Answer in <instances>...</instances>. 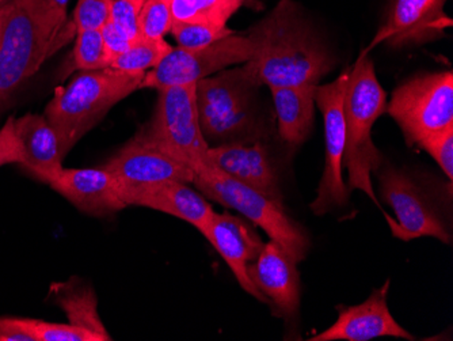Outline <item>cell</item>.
I'll return each mask as SVG.
<instances>
[{"instance_id":"cell-1","label":"cell","mask_w":453,"mask_h":341,"mask_svg":"<svg viewBox=\"0 0 453 341\" xmlns=\"http://www.w3.org/2000/svg\"><path fill=\"white\" fill-rule=\"evenodd\" d=\"M253 30L258 53L243 67L258 88L318 86L333 68L332 56L288 0Z\"/></svg>"},{"instance_id":"cell-2","label":"cell","mask_w":453,"mask_h":341,"mask_svg":"<svg viewBox=\"0 0 453 341\" xmlns=\"http://www.w3.org/2000/svg\"><path fill=\"white\" fill-rule=\"evenodd\" d=\"M73 33L67 10L50 0H4L0 4V101L35 75Z\"/></svg>"},{"instance_id":"cell-3","label":"cell","mask_w":453,"mask_h":341,"mask_svg":"<svg viewBox=\"0 0 453 341\" xmlns=\"http://www.w3.org/2000/svg\"><path fill=\"white\" fill-rule=\"evenodd\" d=\"M144 76L109 67L85 71L70 85L58 88L44 116L55 129L63 158L114 105L140 89Z\"/></svg>"},{"instance_id":"cell-4","label":"cell","mask_w":453,"mask_h":341,"mask_svg":"<svg viewBox=\"0 0 453 341\" xmlns=\"http://www.w3.org/2000/svg\"><path fill=\"white\" fill-rule=\"evenodd\" d=\"M387 108V94L379 83L375 66L365 52L361 53L349 74L345 103V154L349 192L361 190L376 205L378 198L372 187L373 172H378L383 158L373 144L372 127Z\"/></svg>"},{"instance_id":"cell-5","label":"cell","mask_w":453,"mask_h":341,"mask_svg":"<svg viewBox=\"0 0 453 341\" xmlns=\"http://www.w3.org/2000/svg\"><path fill=\"white\" fill-rule=\"evenodd\" d=\"M192 184L213 202L238 211L249 222L261 228L269 238L291 254L296 263L307 256L310 239L302 226L288 215L282 202L267 198L212 165L195 172Z\"/></svg>"},{"instance_id":"cell-6","label":"cell","mask_w":453,"mask_h":341,"mask_svg":"<svg viewBox=\"0 0 453 341\" xmlns=\"http://www.w3.org/2000/svg\"><path fill=\"white\" fill-rule=\"evenodd\" d=\"M196 83L157 90L151 121L137 136L197 172L208 165L210 144L198 116Z\"/></svg>"},{"instance_id":"cell-7","label":"cell","mask_w":453,"mask_h":341,"mask_svg":"<svg viewBox=\"0 0 453 341\" xmlns=\"http://www.w3.org/2000/svg\"><path fill=\"white\" fill-rule=\"evenodd\" d=\"M410 146L453 127V73L422 74L396 88L387 106Z\"/></svg>"},{"instance_id":"cell-8","label":"cell","mask_w":453,"mask_h":341,"mask_svg":"<svg viewBox=\"0 0 453 341\" xmlns=\"http://www.w3.org/2000/svg\"><path fill=\"white\" fill-rule=\"evenodd\" d=\"M198 116L205 139L239 142L253 126L251 99L258 86L244 67L221 71L196 83Z\"/></svg>"},{"instance_id":"cell-9","label":"cell","mask_w":453,"mask_h":341,"mask_svg":"<svg viewBox=\"0 0 453 341\" xmlns=\"http://www.w3.org/2000/svg\"><path fill=\"white\" fill-rule=\"evenodd\" d=\"M259 40L253 29L246 35H233L197 50L173 47L157 67L142 79L140 89L190 85L231 66L244 65L256 58Z\"/></svg>"},{"instance_id":"cell-10","label":"cell","mask_w":453,"mask_h":341,"mask_svg":"<svg viewBox=\"0 0 453 341\" xmlns=\"http://www.w3.org/2000/svg\"><path fill=\"white\" fill-rule=\"evenodd\" d=\"M350 70H345L332 83L318 86L315 104L322 112L325 123V169L318 188L317 198L311 203L312 213L325 215L334 208L349 203V190L342 178L345 154V103L346 85Z\"/></svg>"},{"instance_id":"cell-11","label":"cell","mask_w":453,"mask_h":341,"mask_svg":"<svg viewBox=\"0 0 453 341\" xmlns=\"http://www.w3.org/2000/svg\"><path fill=\"white\" fill-rule=\"evenodd\" d=\"M378 178L381 198L395 213L396 219L384 213L395 238L409 243L421 236H434L441 243L450 244V234L441 218L406 173L386 167Z\"/></svg>"},{"instance_id":"cell-12","label":"cell","mask_w":453,"mask_h":341,"mask_svg":"<svg viewBox=\"0 0 453 341\" xmlns=\"http://www.w3.org/2000/svg\"><path fill=\"white\" fill-rule=\"evenodd\" d=\"M119 182L122 190L177 180L192 184L195 172L162 150L134 136L108 164L104 165Z\"/></svg>"},{"instance_id":"cell-13","label":"cell","mask_w":453,"mask_h":341,"mask_svg":"<svg viewBox=\"0 0 453 341\" xmlns=\"http://www.w3.org/2000/svg\"><path fill=\"white\" fill-rule=\"evenodd\" d=\"M201 234L223 257L226 266L235 275L239 286L247 294L267 304L269 299L254 286L249 276V266L256 261L265 245L257 233L256 226L247 219L239 218L233 213H219L215 211L210 225Z\"/></svg>"},{"instance_id":"cell-14","label":"cell","mask_w":453,"mask_h":341,"mask_svg":"<svg viewBox=\"0 0 453 341\" xmlns=\"http://www.w3.org/2000/svg\"><path fill=\"white\" fill-rule=\"evenodd\" d=\"M388 289L389 282H386L363 304L355 306L340 305L334 324L319 335L312 336L310 341H368L378 337L414 340V336L402 328L389 312L387 306Z\"/></svg>"},{"instance_id":"cell-15","label":"cell","mask_w":453,"mask_h":341,"mask_svg":"<svg viewBox=\"0 0 453 341\" xmlns=\"http://www.w3.org/2000/svg\"><path fill=\"white\" fill-rule=\"evenodd\" d=\"M445 4L447 0H395L388 21L366 50L384 42L391 47H404L437 40L452 27L444 12Z\"/></svg>"},{"instance_id":"cell-16","label":"cell","mask_w":453,"mask_h":341,"mask_svg":"<svg viewBox=\"0 0 453 341\" xmlns=\"http://www.w3.org/2000/svg\"><path fill=\"white\" fill-rule=\"evenodd\" d=\"M297 263L284 248L271 239L265 244L256 261L249 266L254 286L273 302L287 320L299 314L300 279Z\"/></svg>"},{"instance_id":"cell-17","label":"cell","mask_w":453,"mask_h":341,"mask_svg":"<svg viewBox=\"0 0 453 341\" xmlns=\"http://www.w3.org/2000/svg\"><path fill=\"white\" fill-rule=\"evenodd\" d=\"M50 187L78 210L93 216H108L128 207L122 200L116 177L105 167L61 169Z\"/></svg>"},{"instance_id":"cell-18","label":"cell","mask_w":453,"mask_h":341,"mask_svg":"<svg viewBox=\"0 0 453 341\" xmlns=\"http://www.w3.org/2000/svg\"><path fill=\"white\" fill-rule=\"evenodd\" d=\"M121 195L127 205H139L169 213L195 226L200 233L208 228L215 213L203 193L190 188L188 182L177 180L122 190Z\"/></svg>"},{"instance_id":"cell-19","label":"cell","mask_w":453,"mask_h":341,"mask_svg":"<svg viewBox=\"0 0 453 341\" xmlns=\"http://www.w3.org/2000/svg\"><path fill=\"white\" fill-rule=\"evenodd\" d=\"M208 165L218 167L267 198L282 202L279 178L264 144L231 142L210 147Z\"/></svg>"},{"instance_id":"cell-20","label":"cell","mask_w":453,"mask_h":341,"mask_svg":"<svg viewBox=\"0 0 453 341\" xmlns=\"http://www.w3.org/2000/svg\"><path fill=\"white\" fill-rule=\"evenodd\" d=\"M15 132L19 137L25 160L20 167L40 182H52L63 169V155L55 129L42 114L27 113L15 120Z\"/></svg>"},{"instance_id":"cell-21","label":"cell","mask_w":453,"mask_h":341,"mask_svg":"<svg viewBox=\"0 0 453 341\" xmlns=\"http://www.w3.org/2000/svg\"><path fill=\"white\" fill-rule=\"evenodd\" d=\"M317 88L308 85L271 89L279 132L285 143L300 146L311 132Z\"/></svg>"},{"instance_id":"cell-22","label":"cell","mask_w":453,"mask_h":341,"mask_svg":"<svg viewBox=\"0 0 453 341\" xmlns=\"http://www.w3.org/2000/svg\"><path fill=\"white\" fill-rule=\"evenodd\" d=\"M52 292L56 302L67 314L70 324L93 330L111 340V335L106 332L105 325L102 324L99 318L96 297L90 287L78 282L53 283Z\"/></svg>"},{"instance_id":"cell-23","label":"cell","mask_w":453,"mask_h":341,"mask_svg":"<svg viewBox=\"0 0 453 341\" xmlns=\"http://www.w3.org/2000/svg\"><path fill=\"white\" fill-rule=\"evenodd\" d=\"M174 22H203L221 25L242 6L243 0H169Z\"/></svg>"},{"instance_id":"cell-24","label":"cell","mask_w":453,"mask_h":341,"mask_svg":"<svg viewBox=\"0 0 453 341\" xmlns=\"http://www.w3.org/2000/svg\"><path fill=\"white\" fill-rule=\"evenodd\" d=\"M172 45L165 40H147V38H137L132 43L131 47L117 56L111 62V68L124 71L129 74H144L157 67L163 58L172 50Z\"/></svg>"},{"instance_id":"cell-25","label":"cell","mask_w":453,"mask_h":341,"mask_svg":"<svg viewBox=\"0 0 453 341\" xmlns=\"http://www.w3.org/2000/svg\"><path fill=\"white\" fill-rule=\"evenodd\" d=\"M75 58L76 67L81 71H96L109 68L111 58L106 50L101 29L81 30L76 32Z\"/></svg>"},{"instance_id":"cell-26","label":"cell","mask_w":453,"mask_h":341,"mask_svg":"<svg viewBox=\"0 0 453 341\" xmlns=\"http://www.w3.org/2000/svg\"><path fill=\"white\" fill-rule=\"evenodd\" d=\"M173 35L178 47L187 50L208 47L226 35H233L234 30L221 25L203 24V22H174Z\"/></svg>"},{"instance_id":"cell-27","label":"cell","mask_w":453,"mask_h":341,"mask_svg":"<svg viewBox=\"0 0 453 341\" xmlns=\"http://www.w3.org/2000/svg\"><path fill=\"white\" fill-rule=\"evenodd\" d=\"M173 15L169 0H146L139 17L140 37L159 40L172 32Z\"/></svg>"},{"instance_id":"cell-28","label":"cell","mask_w":453,"mask_h":341,"mask_svg":"<svg viewBox=\"0 0 453 341\" xmlns=\"http://www.w3.org/2000/svg\"><path fill=\"white\" fill-rule=\"evenodd\" d=\"M27 327L37 341H108L105 336L73 324H58L47 321L27 318Z\"/></svg>"},{"instance_id":"cell-29","label":"cell","mask_w":453,"mask_h":341,"mask_svg":"<svg viewBox=\"0 0 453 341\" xmlns=\"http://www.w3.org/2000/svg\"><path fill=\"white\" fill-rule=\"evenodd\" d=\"M113 0H78L73 12V27L81 30L102 29L111 19Z\"/></svg>"},{"instance_id":"cell-30","label":"cell","mask_w":453,"mask_h":341,"mask_svg":"<svg viewBox=\"0 0 453 341\" xmlns=\"http://www.w3.org/2000/svg\"><path fill=\"white\" fill-rule=\"evenodd\" d=\"M419 147L429 152L430 157L436 160L444 174L452 182L453 178V127L432 135L422 140Z\"/></svg>"},{"instance_id":"cell-31","label":"cell","mask_w":453,"mask_h":341,"mask_svg":"<svg viewBox=\"0 0 453 341\" xmlns=\"http://www.w3.org/2000/svg\"><path fill=\"white\" fill-rule=\"evenodd\" d=\"M144 2L146 0H113L109 21L113 22L127 35L137 40L140 37V12H142Z\"/></svg>"},{"instance_id":"cell-32","label":"cell","mask_w":453,"mask_h":341,"mask_svg":"<svg viewBox=\"0 0 453 341\" xmlns=\"http://www.w3.org/2000/svg\"><path fill=\"white\" fill-rule=\"evenodd\" d=\"M24 160V150L15 132V119L10 117L0 128V167L10 164L22 165Z\"/></svg>"},{"instance_id":"cell-33","label":"cell","mask_w":453,"mask_h":341,"mask_svg":"<svg viewBox=\"0 0 453 341\" xmlns=\"http://www.w3.org/2000/svg\"><path fill=\"white\" fill-rule=\"evenodd\" d=\"M101 33L102 37H104V43L106 45V50H108L109 55H111V62H113L117 56L126 52L131 47L132 43L136 42L134 38L127 35L124 30L119 29L111 21L106 22L105 27H102Z\"/></svg>"},{"instance_id":"cell-34","label":"cell","mask_w":453,"mask_h":341,"mask_svg":"<svg viewBox=\"0 0 453 341\" xmlns=\"http://www.w3.org/2000/svg\"><path fill=\"white\" fill-rule=\"evenodd\" d=\"M0 341H37L27 318L0 317Z\"/></svg>"}]
</instances>
